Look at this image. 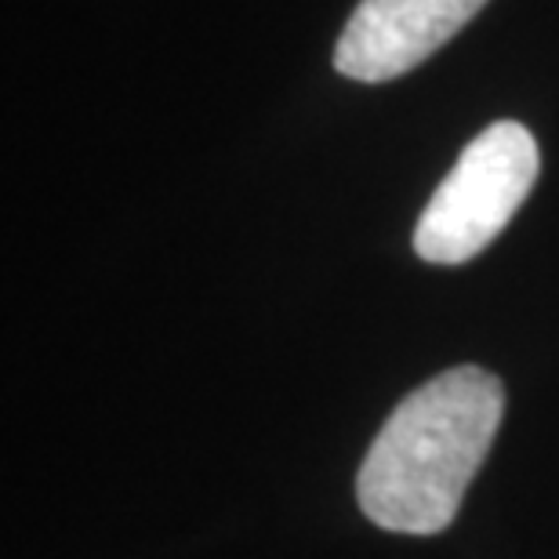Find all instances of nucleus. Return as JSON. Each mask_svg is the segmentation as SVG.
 <instances>
[{"label": "nucleus", "mask_w": 559, "mask_h": 559, "mask_svg": "<svg viewBox=\"0 0 559 559\" xmlns=\"http://www.w3.org/2000/svg\"><path fill=\"white\" fill-rule=\"evenodd\" d=\"M501 415L506 389L484 367H451L418 385L385 418L360 465L356 498L364 516L393 534L447 531Z\"/></svg>", "instance_id": "f257e3e1"}, {"label": "nucleus", "mask_w": 559, "mask_h": 559, "mask_svg": "<svg viewBox=\"0 0 559 559\" xmlns=\"http://www.w3.org/2000/svg\"><path fill=\"white\" fill-rule=\"evenodd\" d=\"M538 142L516 120H498L479 131L457 164L436 186L415 226L418 259L462 265L490 248L538 182Z\"/></svg>", "instance_id": "f03ea898"}, {"label": "nucleus", "mask_w": 559, "mask_h": 559, "mask_svg": "<svg viewBox=\"0 0 559 559\" xmlns=\"http://www.w3.org/2000/svg\"><path fill=\"white\" fill-rule=\"evenodd\" d=\"M484 4L487 0H360L334 48V70L364 84L396 81L457 37Z\"/></svg>", "instance_id": "7ed1b4c3"}]
</instances>
